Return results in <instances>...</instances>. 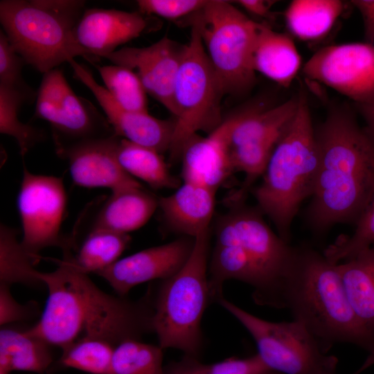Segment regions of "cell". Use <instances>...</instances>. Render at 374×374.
I'll use <instances>...</instances> for the list:
<instances>
[{
	"mask_svg": "<svg viewBox=\"0 0 374 374\" xmlns=\"http://www.w3.org/2000/svg\"><path fill=\"white\" fill-rule=\"evenodd\" d=\"M210 228L195 238L190 256L172 277L153 285L154 332L164 350L177 349L199 358L204 337L201 322L211 304L208 287Z\"/></svg>",
	"mask_w": 374,
	"mask_h": 374,
	"instance_id": "7",
	"label": "cell"
},
{
	"mask_svg": "<svg viewBox=\"0 0 374 374\" xmlns=\"http://www.w3.org/2000/svg\"><path fill=\"white\" fill-rule=\"evenodd\" d=\"M183 48L165 36L150 46L122 48L103 58L133 71L146 93L172 114L173 89Z\"/></svg>",
	"mask_w": 374,
	"mask_h": 374,
	"instance_id": "17",
	"label": "cell"
},
{
	"mask_svg": "<svg viewBox=\"0 0 374 374\" xmlns=\"http://www.w3.org/2000/svg\"><path fill=\"white\" fill-rule=\"evenodd\" d=\"M350 3L362 15L366 42L374 44V0H353Z\"/></svg>",
	"mask_w": 374,
	"mask_h": 374,
	"instance_id": "39",
	"label": "cell"
},
{
	"mask_svg": "<svg viewBox=\"0 0 374 374\" xmlns=\"http://www.w3.org/2000/svg\"><path fill=\"white\" fill-rule=\"evenodd\" d=\"M36 94L35 117L50 124L55 147L115 134L107 119L74 93L61 70L44 73Z\"/></svg>",
	"mask_w": 374,
	"mask_h": 374,
	"instance_id": "12",
	"label": "cell"
},
{
	"mask_svg": "<svg viewBox=\"0 0 374 374\" xmlns=\"http://www.w3.org/2000/svg\"><path fill=\"white\" fill-rule=\"evenodd\" d=\"M10 373L11 372L3 368H0V374H10Z\"/></svg>",
	"mask_w": 374,
	"mask_h": 374,
	"instance_id": "43",
	"label": "cell"
},
{
	"mask_svg": "<svg viewBox=\"0 0 374 374\" xmlns=\"http://www.w3.org/2000/svg\"><path fill=\"white\" fill-rule=\"evenodd\" d=\"M217 303L249 332L256 344L258 355L270 370L283 374H335L337 357L328 355L301 322L267 321L224 297Z\"/></svg>",
	"mask_w": 374,
	"mask_h": 374,
	"instance_id": "10",
	"label": "cell"
},
{
	"mask_svg": "<svg viewBox=\"0 0 374 374\" xmlns=\"http://www.w3.org/2000/svg\"><path fill=\"white\" fill-rule=\"evenodd\" d=\"M10 287L0 284V325L5 326L13 323L28 321L39 312L36 302L19 303L12 296Z\"/></svg>",
	"mask_w": 374,
	"mask_h": 374,
	"instance_id": "38",
	"label": "cell"
},
{
	"mask_svg": "<svg viewBox=\"0 0 374 374\" xmlns=\"http://www.w3.org/2000/svg\"><path fill=\"white\" fill-rule=\"evenodd\" d=\"M235 2L247 12L259 17L267 18L270 16V9L276 1L265 0H239Z\"/></svg>",
	"mask_w": 374,
	"mask_h": 374,
	"instance_id": "40",
	"label": "cell"
},
{
	"mask_svg": "<svg viewBox=\"0 0 374 374\" xmlns=\"http://www.w3.org/2000/svg\"><path fill=\"white\" fill-rule=\"evenodd\" d=\"M298 103L296 96L269 109H244L230 139L231 157L240 170L253 175L264 171L296 114Z\"/></svg>",
	"mask_w": 374,
	"mask_h": 374,
	"instance_id": "14",
	"label": "cell"
},
{
	"mask_svg": "<svg viewBox=\"0 0 374 374\" xmlns=\"http://www.w3.org/2000/svg\"><path fill=\"white\" fill-rule=\"evenodd\" d=\"M147 27V19L139 12L89 8L80 19L75 37L80 46L98 59L139 37Z\"/></svg>",
	"mask_w": 374,
	"mask_h": 374,
	"instance_id": "20",
	"label": "cell"
},
{
	"mask_svg": "<svg viewBox=\"0 0 374 374\" xmlns=\"http://www.w3.org/2000/svg\"><path fill=\"white\" fill-rule=\"evenodd\" d=\"M36 96L0 84V132L15 139L22 157L43 137L40 130L21 123L18 118L21 105Z\"/></svg>",
	"mask_w": 374,
	"mask_h": 374,
	"instance_id": "30",
	"label": "cell"
},
{
	"mask_svg": "<svg viewBox=\"0 0 374 374\" xmlns=\"http://www.w3.org/2000/svg\"><path fill=\"white\" fill-rule=\"evenodd\" d=\"M68 63L73 69L75 78L83 83L98 100L115 135L159 153L169 150L174 121L155 118L148 112L123 109L107 90L96 81L89 70L74 59Z\"/></svg>",
	"mask_w": 374,
	"mask_h": 374,
	"instance_id": "18",
	"label": "cell"
},
{
	"mask_svg": "<svg viewBox=\"0 0 374 374\" xmlns=\"http://www.w3.org/2000/svg\"><path fill=\"white\" fill-rule=\"evenodd\" d=\"M296 114L276 145L253 190L256 207L290 242L291 226L302 203L314 193L319 150L307 97L299 96Z\"/></svg>",
	"mask_w": 374,
	"mask_h": 374,
	"instance_id": "5",
	"label": "cell"
},
{
	"mask_svg": "<svg viewBox=\"0 0 374 374\" xmlns=\"http://www.w3.org/2000/svg\"><path fill=\"white\" fill-rule=\"evenodd\" d=\"M115 154L121 168L131 177L155 189L177 185L167 165L157 150L118 137Z\"/></svg>",
	"mask_w": 374,
	"mask_h": 374,
	"instance_id": "27",
	"label": "cell"
},
{
	"mask_svg": "<svg viewBox=\"0 0 374 374\" xmlns=\"http://www.w3.org/2000/svg\"><path fill=\"white\" fill-rule=\"evenodd\" d=\"M73 255L71 250L64 251L55 271H39L48 294L40 319L28 328L32 334L63 349L84 337L116 347L154 332L152 284L135 301L107 294L76 267Z\"/></svg>",
	"mask_w": 374,
	"mask_h": 374,
	"instance_id": "1",
	"label": "cell"
},
{
	"mask_svg": "<svg viewBox=\"0 0 374 374\" xmlns=\"http://www.w3.org/2000/svg\"><path fill=\"white\" fill-rule=\"evenodd\" d=\"M319 163L307 225L320 235L355 224L374 192V139L348 109H332L315 130Z\"/></svg>",
	"mask_w": 374,
	"mask_h": 374,
	"instance_id": "2",
	"label": "cell"
},
{
	"mask_svg": "<svg viewBox=\"0 0 374 374\" xmlns=\"http://www.w3.org/2000/svg\"><path fill=\"white\" fill-rule=\"evenodd\" d=\"M208 0H139V12L167 19H177L201 10Z\"/></svg>",
	"mask_w": 374,
	"mask_h": 374,
	"instance_id": "37",
	"label": "cell"
},
{
	"mask_svg": "<svg viewBox=\"0 0 374 374\" xmlns=\"http://www.w3.org/2000/svg\"><path fill=\"white\" fill-rule=\"evenodd\" d=\"M52 346L32 334L28 328L2 326L0 330V368L10 372L44 374L53 367Z\"/></svg>",
	"mask_w": 374,
	"mask_h": 374,
	"instance_id": "24",
	"label": "cell"
},
{
	"mask_svg": "<svg viewBox=\"0 0 374 374\" xmlns=\"http://www.w3.org/2000/svg\"><path fill=\"white\" fill-rule=\"evenodd\" d=\"M215 194L205 186L183 181L173 193L158 199L159 208L172 231L195 238L210 228Z\"/></svg>",
	"mask_w": 374,
	"mask_h": 374,
	"instance_id": "21",
	"label": "cell"
},
{
	"mask_svg": "<svg viewBox=\"0 0 374 374\" xmlns=\"http://www.w3.org/2000/svg\"><path fill=\"white\" fill-rule=\"evenodd\" d=\"M288 308L328 352L335 343L355 345L374 362V333L360 321L346 294L337 264L308 246L296 247L283 282L279 308Z\"/></svg>",
	"mask_w": 374,
	"mask_h": 374,
	"instance_id": "4",
	"label": "cell"
},
{
	"mask_svg": "<svg viewBox=\"0 0 374 374\" xmlns=\"http://www.w3.org/2000/svg\"><path fill=\"white\" fill-rule=\"evenodd\" d=\"M159 208L158 199L142 186L112 192L93 215L89 231L128 234L145 225Z\"/></svg>",
	"mask_w": 374,
	"mask_h": 374,
	"instance_id": "22",
	"label": "cell"
},
{
	"mask_svg": "<svg viewBox=\"0 0 374 374\" xmlns=\"http://www.w3.org/2000/svg\"><path fill=\"white\" fill-rule=\"evenodd\" d=\"M163 357L159 345L127 340L116 347L108 374H165Z\"/></svg>",
	"mask_w": 374,
	"mask_h": 374,
	"instance_id": "31",
	"label": "cell"
},
{
	"mask_svg": "<svg viewBox=\"0 0 374 374\" xmlns=\"http://www.w3.org/2000/svg\"><path fill=\"white\" fill-rule=\"evenodd\" d=\"M130 241L129 234L105 229L90 231L76 255H73V262L87 274H96L119 260Z\"/></svg>",
	"mask_w": 374,
	"mask_h": 374,
	"instance_id": "28",
	"label": "cell"
},
{
	"mask_svg": "<svg viewBox=\"0 0 374 374\" xmlns=\"http://www.w3.org/2000/svg\"><path fill=\"white\" fill-rule=\"evenodd\" d=\"M195 238L183 236L118 260L96 274L103 278L118 295L126 296L135 286L163 280L177 273L193 250Z\"/></svg>",
	"mask_w": 374,
	"mask_h": 374,
	"instance_id": "15",
	"label": "cell"
},
{
	"mask_svg": "<svg viewBox=\"0 0 374 374\" xmlns=\"http://www.w3.org/2000/svg\"><path fill=\"white\" fill-rule=\"evenodd\" d=\"M268 370L258 354L246 358L232 357L212 364L184 355L180 360L164 366L165 374H260Z\"/></svg>",
	"mask_w": 374,
	"mask_h": 374,
	"instance_id": "34",
	"label": "cell"
},
{
	"mask_svg": "<svg viewBox=\"0 0 374 374\" xmlns=\"http://www.w3.org/2000/svg\"><path fill=\"white\" fill-rule=\"evenodd\" d=\"M118 136L92 139L55 147L69 164L73 183L84 188H107L112 192L141 184L118 163L115 148Z\"/></svg>",
	"mask_w": 374,
	"mask_h": 374,
	"instance_id": "16",
	"label": "cell"
},
{
	"mask_svg": "<svg viewBox=\"0 0 374 374\" xmlns=\"http://www.w3.org/2000/svg\"><path fill=\"white\" fill-rule=\"evenodd\" d=\"M16 230L3 224L0 226V284H22L31 287L45 286L35 261L17 238Z\"/></svg>",
	"mask_w": 374,
	"mask_h": 374,
	"instance_id": "29",
	"label": "cell"
},
{
	"mask_svg": "<svg viewBox=\"0 0 374 374\" xmlns=\"http://www.w3.org/2000/svg\"><path fill=\"white\" fill-rule=\"evenodd\" d=\"M260 374H283V373L273 371V370H268Z\"/></svg>",
	"mask_w": 374,
	"mask_h": 374,
	"instance_id": "42",
	"label": "cell"
},
{
	"mask_svg": "<svg viewBox=\"0 0 374 374\" xmlns=\"http://www.w3.org/2000/svg\"><path fill=\"white\" fill-rule=\"evenodd\" d=\"M85 3L82 0H1L0 21L17 53L44 74L77 56L91 62L98 60L75 37Z\"/></svg>",
	"mask_w": 374,
	"mask_h": 374,
	"instance_id": "6",
	"label": "cell"
},
{
	"mask_svg": "<svg viewBox=\"0 0 374 374\" xmlns=\"http://www.w3.org/2000/svg\"><path fill=\"white\" fill-rule=\"evenodd\" d=\"M224 93L198 28L193 24L173 89L175 119L169 148L172 157L181 156L185 145L197 132H211L221 123L220 100Z\"/></svg>",
	"mask_w": 374,
	"mask_h": 374,
	"instance_id": "8",
	"label": "cell"
},
{
	"mask_svg": "<svg viewBox=\"0 0 374 374\" xmlns=\"http://www.w3.org/2000/svg\"><path fill=\"white\" fill-rule=\"evenodd\" d=\"M115 348V346L103 339L81 337L62 349L55 366L90 374H108Z\"/></svg>",
	"mask_w": 374,
	"mask_h": 374,
	"instance_id": "32",
	"label": "cell"
},
{
	"mask_svg": "<svg viewBox=\"0 0 374 374\" xmlns=\"http://www.w3.org/2000/svg\"><path fill=\"white\" fill-rule=\"evenodd\" d=\"M96 68L105 88L121 107L132 112H148L147 93L133 71L116 64Z\"/></svg>",
	"mask_w": 374,
	"mask_h": 374,
	"instance_id": "33",
	"label": "cell"
},
{
	"mask_svg": "<svg viewBox=\"0 0 374 374\" xmlns=\"http://www.w3.org/2000/svg\"><path fill=\"white\" fill-rule=\"evenodd\" d=\"M244 112L242 110L222 121L206 136L197 134L188 141L181 154L184 181L217 192L234 171L230 155V139Z\"/></svg>",
	"mask_w": 374,
	"mask_h": 374,
	"instance_id": "19",
	"label": "cell"
},
{
	"mask_svg": "<svg viewBox=\"0 0 374 374\" xmlns=\"http://www.w3.org/2000/svg\"><path fill=\"white\" fill-rule=\"evenodd\" d=\"M303 73L357 104L374 98V44L353 42L325 46L305 62Z\"/></svg>",
	"mask_w": 374,
	"mask_h": 374,
	"instance_id": "13",
	"label": "cell"
},
{
	"mask_svg": "<svg viewBox=\"0 0 374 374\" xmlns=\"http://www.w3.org/2000/svg\"><path fill=\"white\" fill-rule=\"evenodd\" d=\"M344 8L339 0H294L285 12V19L294 35L312 41L330 31Z\"/></svg>",
	"mask_w": 374,
	"mask_h": 374,
	"instance_id": "26",
	"label": "cell"
},
{
	"mask_svg": "<svg viewBox=\"0 0 374 374\" xmlns=\"http://www.w3.org/2000/svg\"><path fill=\"white\" fill-rule=\"evenodd\" d=\"M194 15L193 24L224 93L248 89L256 78L253 52L259 23L222 0H208Z\"/></svg>",
	"mask_w": 374,
	"mask_h": 374,
	"instance_id": "9",
	"label": "cell"
},
{
	"mask_svg": "<svg viewBox=\"0 0 374 374\" xmlns=\"http://www.w3.org/2000/svg\"><path fill=\"white\" fill-rule=\"evenodd\" d=\"M26 64L17 53L3 30L0 31V84L30 93L34 91L22 78L21 70Z\"/></svg>",
	"mask_w": 374,
	"mask_h": 374,
	"instance_id": "36",
	"label": "cell"
},
{
	"mask_svg": "<svg viewBox=\"0 0 374 374\" xmlns=\"http://www.w3.org/2000/svg\"><path fill=\"white\" fill-rule=\"evenodd\" d=\"M352 235H342L323 251L332 263H339L374 245V192L360 216L354 224Z\"/></svg>",
	"mask_w": 374,
	"mask_h": 374,
	"instance_id": "35",
	"label": "cell"
},
{
	"mask_svg": "<svg viewBox=\"0 0 374 374\" xmlns=\"http://www.w3.org/2000/svg\"><path fill=\"white\" fill-rule=\"evenodd\" d=\"M66 205L62 178L33 174L24 167L17 196L23 230L21 243L36 263L39 252L45 248L57 247L64 251L74 247L73 238L60 233Z\"/></svg>",
	"mask_w": 374,
	"mask_h": 374,
	"instance_id": "11",
	"label": "cell"
},
{
	"mask_svg": "<svg viewBox=\"0 0 374 374\" xmlns=\"http://www.w3.org/2000/svg\"><path fill=\"white\" fill-rule=\"evenodd\" d=\"M337 267L350 305L374 333V245L337 263Z\"/></svg>",
	"mask_w": 374,
	"mask_h": 374,
	"instance_id": "25",
	"label": "cell"
},
{
	"mask_svg": "<svg viewBox=\"0 0 374 374\" xmlns=\"http://www.w3.org/2000/svg\"><path fill=\"white\" fill-rule=\"evenodd\" d=\"M358 106L366 123L365 130L374 139V98L358 104Z\"/></svg>",
	"mask_w": 374,
	"mask_h": 374,
	"instance_id": "41",
	"label": "cell"
},
{
	"mask_svg": "<svg viewBox=\"0 0 374 374\" xmlns=\"http://www.w3.org/2000/svg\"><path fill=\"white\" fill-rule=\"evenodd\" d=\"M256 207L235 203L219 219L215 244L208 263L211 298L223 294L229 280H237L253 288L256 303L279 308L283 282L294 260L296 247L276 233Z\"/></svg>",
	"mask_w": 374,
	"mask_h": 374,
	"instance_id": "3",
	"label": "cell"
},
{
	"mask_svg": "<svg viewBox=\"0 0 374 374\" xmlns=\"http://www.w3.org/2000/svg\"><path fill=\"white\" fill-rule=\"evenodd\" d=\"M301 57L292 39L259 24L253 52V67L269 79L288 87L297 75Z\"/></svg>",
	"mask_w": 374,
	"mask_h": 374,
	"instance_id": "23",
	"label": "cell"
}]
</instances>
